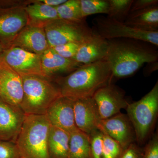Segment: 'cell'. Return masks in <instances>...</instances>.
<instances>
[{
  "label": "cell",
  "mask_w": 158,
  "mask_h": 158,
  "mask_svg": "<svg viewBox=\"0 0 158 158\" xmlns=\"http://www.w3.org/2000/svg\"><path fill=\"white\" fill-rule=\"evenodd\" d=\"M3 49H4V48H3L2 46V44L0 43V53L2 52V51L3 50Z\"/></svg>",
  "instance_id": "35"
},
{
  "label": "cell",
  "mask_w": 158,
  "mask_h": 158,
  "mask_svg": "<svg viewBox=\"0 0 158 158\" xmlns=\"http://www.w3.org/2000/svg\"><path fill=\"white\" fill-rule=\"evenodd\" d=\"M73 111L76 125L79 130L89 135L98 130L101 118L93 98L74 100Z\"/></svg>",
  "instance_id": "13"
},
{
  "label": "cell",
  "mask_w": 158,
  "mask_h": 158,
  "mask_svg": "<svg viewBox=\"0 0 158 158\" xmlns=\"http://www.w3.org/2000/svg\"><path fill=\"white\" fill-rule=\"evenodd\" d=\"M56 9L59 19L76 22L85 19L82 17L80 0H67Z\"/></svg>",
  "instance_id": "23"
},
{
  "label": "cell",
  "mask_w": 158,
  "mask_h": 158,
  "mask_svg": "<svg viewBox=\"0 0 158 158\" xmlns=\"http://www.w3.org/2000/svg\"><path fill=\"white\" fill-rule=\"evenodd\" d=\"M114 79L106 59L82 65L65 77H57L61 96L73 100L92 98L97 91L112 83Z\"/></svg>",
  "instance_id": "2"
},
{
  "label": "cell",
  "mask_w": 158,
  "mask_h": 158,
  "mask_svg": "<svg viewBox=\"0 0 158 158\" xmlns=\"http://www.w3.org/2000/svg\"><path fill=\"white\" fill-rule=\"evenodd\" d=\"M81 65L73 59L61 56L51 48L41 56L42 73L49 78L59 74L70 73Z\"/></svg>",
  "instance_id": "18"
},
{
  "label": "cell",
  "mask_w": 158,
  "mask_h": 158,
  "mask_svg": "<svg viewBox=\"0 0 158 158\" xmlns=\"http://www.w3.org/2000/svg\"><path fill=\"white\" fill-rule=\"evenodd\" d=\"M44 28L51 48L69 43H83L93 34L86 19L78 22L59 19L48 23Z\"/></svg>",
  "instance_id": "7"
},
{
  "label": "cell",
  "mask_w": 158,
  "mask_h": 158,
  "mask_svg": "<svg viewBox=\"0 0 158 158\" xmlns=\"http://www.w3.org/2000/svg\"><path fill=\"white\" fill-rule=\"evenodd\" d=\"M157 5L158 0H133L130 12L143 10Z\"/></svg>",
  "instance_id": "32"
},
{
  "label": "cell",
  "mask_w": 158,
  "mask_h": 158,
  "mask_svg": "<svg viewBox=\"0 0 158 158\" xmlns=\"http://www.w3.org/2000/svg\"><path fill=\"white\" fill-rule=\"evenodd\" d=\"M28 1H0V43L9 48L28 23L25 10Z\"/></svg>",
  "instance_id": "6"
},
{
  "label": "cell",
  "mask_w": 158,
  "mask_h": 158,
  "mask_svg": "<svg viewBox=\"0 0 158 158\" xmlns=\"http://www.w3.org/2000/svg\"><path fill=\"white\" fill-rule=\"evenodd\" d=\"M124 23L140 31L158 32V5L130 12Z\"/></svg>",
  "instance_id": "19"
},
{
  "label": "cell",
  "mask_w": 158,
  "mask_h": 158,
  "mask_svg": "<svg viewBox=\"0 0 158 158\" xmlns=\"http://www.w3.org/2000/svg\"><path fill=\"white\" fill-rule=\"evenodd\" d=\"M21 158H22V157H21Z\"/></svg>",
  "instance_id": "36"
},
{
  "label": "cell",
  "mask_w": 158,
  "mask_h": 158,
  "mask_svg": "<svg viewBox=\"0 0 158 158\" xmlns=\"http://www.w3.org/2000/svg\"><path fill=\"white\" fill-rule=\"evenodd\" d=\"M73 101L61 96L51 105L45 115L52 126L70 134L78 129L75 122Z\"/></svg>",
  "instance_id": "14"
},
{
  "label": "cell",
  "mask_w": 158,
  "mask_h": 158,
  "mask_svg": "<svg viewBox=\"0 0 158 158\" xmlns=\"http://www.w3.org/2000/svg\"><path fill=\"white\" fill-rule=\"evenodd\" d=\"M108 48V40L93 30L91 37L81 44L73 59L81 65L98 62L106 58Z\"/></svg>",
  "instance_id": "17"
},
{
  "label": "cell",
  "mask_w": 158,
  "mask_h": 158,
  "mask_svg": "<svg viewBox=\"0 0 158 158\" xmlns=\"http://www.w3.org/2000/svg\"><path fill=\"white\" fill-rule=\"evenodd\" d=\"M82 44L76 42L69 43L57 46L52 48L61 56L65 59H73L76 55Z\"/></svg>",
  "instance_id": "28"
},
{
  "label": "cell",
  "mask_w": 158,
  "mask_h": 158,
  "mask_svg": "<svg viewBox=\"0 0 158 158\" xmlns=\"http://www.w3.org/2000/svg\"><path fill=\"white\" fill-rule=\"evenodd\" d=\"M91 158H102L103 133L99 130L88 135Z\"/></svg>",
  "instance_id": "27"
},
{
  "label": "cell",
  "mask_w": 158,
  "mask_h": 158,
  "mask_svg": "<svg viewBox=\"0 0 158 158\" xmlns=\"http://www.w3.org/2000/svg\"><path fill=\"white\" fill-rule=\"evenodd\" d=\"M25 10L28 24L31 25L44 27L48 23L59 19L56 8L47 6L39 0L28 1Z\"/></svg>",
  "instance_id": "20"
},
{
  "label": "cell",
  "mask_w": 158,
  "mask_h": 158,
  "mask_svg": "<svg viewBox=\"0 0 158 158\" xmlns=\"http://www.w3.org/2000/svg\"><path fill=\"white\" fill-rule=\"evenodd\" d=\"M23 96L21 77L0 62V98L9 104L20 107Z\"/></svg>",
  "instance_id": "16"
},
{
  "label": "cell",
  "mask_w": 158,
  "mask_h": 158,
  "mask_svg": "<svg viewBox=\"0 0 158 158\" xmlns=\"http://www.w3.org/2000/svg\"><path fill=\"white\" fill-rule=\"evenodd\" d=\"M141 158H158V133H155L143 148Z\"/></svg>",
  "instance_id": "30"
},
{
  "label": "cell",
  "mask_w": 158,
  "mask_h": 158,
  "mask_svg": "<svg viewBox=\"0 0 158 158\" xmlns=\"http://www.w3.org/2000/svg\"><path fill=\"white\" fill-rule=\"evenodd\" d=\"M98 130L117 141L124 150L130 144L136 142L135 130L127 114L120 113L101 119Z\"/></svg>",
  "instance_id": "11"
},
{
  "label": "cell",
  "mask_w": 158,
  "mask_h": 158,
  "mask_svg": "<svg viewBox=\"0 0 158 158\" xmlns=\"http://www.w3.org/2000/svg\"><path fill=\"white\" fill-rule=\"evenodd\" d=\"M92 23L94 31L107 40L116 38L138 39L158 47V32L140 31L126 25L124 23L102 15L94 18Z\"/></svg>",
  "instance_id": "8"
},
{
  "label": "cell",
  "mask_w": 158,
  "mask_h": 158,
  "mask_svg": "<svg viewBox=\"0 0 158 158\" xmlns=\"http://www.w3.org/2000/svg\"><path fill=\"white\" fill-rule=\"evenodd\" d=\"M80 4L83 18L92 15L108 14V0H80Z\"/></svg>",
  "instance_id": "25"
},
{
  "label": "cell",
  "mask_w": 158,
  "mask_h": 158,
  "mask_svg": "<svg viewBox=\"0 0 158 158\" xmlns=\"http://www.w3.org/2000/svg\"><path fill=\"white\" fill-rule=\"evenodd\" d=\"M123 151L117 141L103 133L102 158H119Z\"/></svg>",
  "instance_id": "26"
},
{
  "label": "cell",
  "mask_w": 158,
  "mask_h": 158,
  "mask_svg": "<svg viewBox=\"0 0 158 158\" xmlns=\"http://www.w3.org/2000/svg\"><path fill=\"white\" fill-rule=\"evenodd\" d=\"M52 127L46 115H26L15 144L23 158H49L48 142Z\"/></svg>",
  "instance_id": "3"
},
{
  "label": "cell",
  "mask_w": 158,
  "mask_h": 158,
  "mask_svg": "<svg viewBox=\"0 0 158 158\" xmlns=\"http://www.w3.org/2000/svg\"><path fill=\"white\" fill-rule=\"evenodd\" d=\"M15 142L0 140V158H21Z\"/></svg>",
  "instance_id": "29"
},
{
  "label": "cell",
  "mask_w": 158,
  "mask_h": 158,
  "mask_svg": "<svg viewBox=\"0 0 158 158\" xmlns=\"http://www.w3.org/2000/svg\"><path fill=\"white\" fill-rule=\"evenodd\" d=\"M39 1L47 6L56 8L65 3L67 0H39Z\"/></svg>",
  "instance_id": "34"
},
{
  "label": "cell",
  "mask_w": 158,
  "mask_h": 158,
  "mask_svg": "<svg viewBox=\"0 0 158 158\" xmlns=\"http://www.w3.org/2000/svg\"><path fill=\"white\" fill-rule=\"evenodd\" d=\"M10 47L19 48L40 56L50 48L44 28L29 24L18 34Z\"/></svg>",
  "instance_id": "15"
},
{
  "label": "cell",
  "mask_w": 158,
  "mask_h": 158,
  "mask_svg": "<svg viewBox=\"0 0 158 158\" xmlns=\"http://www.w3.org/2000/svg\"><path fill=\"white\" fill-rule=\"evenodd\" d=\"M92 98L101 119L121 113V110L126 109L130 103L124 90L112 83L98 90Z\"/></svg>",
  "instance_id": "10"
},
{
  "label": "cell",
  "mask_w": 158,
  "mask_h": 158,
  "mask_svg": "<svg viewBox=\"0 0 158 158\" xmlns=\"http://www.w3.org/2000/svg\"><path fill=\"white\" fill-rule=\"evenodd\" d=\"M143 152V148L135 142L123 151L119 158H141Z\"/></svg>",
  "instance_id": "31"
},
{
  "label": "cell",
  "mask_w": 158,
  "mask_h": 158,
  "mask_svg": "<svg viewBox=\"0 0 158 158\" xmlns=\"http://www.w3.org/2000/svg\"><path fill=\"white\" fill-rule=\"evenodd\" d=\"M105 59L110 64L113 78L133 75L144 64L158 60V47L150 43L131 38L108 40Z\"/></svg>",
  "instance_id": "1"
},
{
  "label": "cell",
  "mask_w": 158,
  "mask_h": 158,
  "mask_svg": "<svg viewBox=\"0 0 158 158\" xmlns=\"http://www.w3.org/2000/svg\"><path fill=\"white\" fill-rule=\"evenodd\" d=\"M146 64V65H145L143 70V73L145 77L149 76L154 72L158 70V61L148 62Z\"/></svg>",
  "instance_id": "33"
},
{
  "label": "cell",
  "mask_w": 158,
  "mask_h": 158,
  "mask_svg": "<svg viewBox=\"0 0 158 158\" xmlns=\"http://www.w3.org/2000/svg\"><path fill=\"white\" fill-rule=\"evenodd\" d=\"M70 136L69 158H91L89 135L78 129Z\"/></svg>",
  "instance_id": "22"
},
{
  "label": "cell",
  "mask_w": 158,
  "mask_h": 158,
  "mask_svg": "<svg viewBox=\"0 0 158 158\" xmlns=\"http://www.w3.org/2000/svg\"><path fill=\"white\" fill-rule=\"evenodd\" d=\"M25 116L20 107L0 98V140L15 142Z\"/></svg>",
  "instance_id": "12"
},
{
  "label": "cell",
  "mask_w": 158,
  "mask_h": 158,
  "mask_svg": "<svg viewBox=\"0 0 158 158\" xmlns=\"http://www.w3.org/2000/svg\"><path fill=\"white\" fill-rule=\"evenodd\" d=\"M133 0H108L109 11L107 17L124 23L130 12Z\"/></svg>",
  "instance_id": "24"
},
{
  "label": "cell",
  "mask_w": 158,
  "mask_h": 158,
  "mask_svg": "<svg viewBox=\"0 0 158 158\" xmlns=\"http://www.w3.org/2000/svg\"><path fill=\"white\" fill-rule=\"evenodd\" d=\"M23 96L20 105L26 115H45L49 107L61 96L58 86L50 78L31 75L21 77Z\"/></svg>",
  "instance_id": "4"
},
{
  "label": "cell",
  "mask_w": 158,
  "mask_h": 158,
  "mask_svg": "<svg viewBox=\"0 0 158 158\" xmlns=\"http://www.w3.org/2000/svg\"><path fill=\"white\" fill-rule=\"evenodd\" d=\"M0 62L21 77L36 75L44 77L41 66V56L19 48L10 47L0 53Z\"/></svg>",
  "instance_id": "9"
},
{
  "label": "cell",
  "mask_w": 158,
  "mask_h": 158,
  "mask_svg": "<svg viewBox=\"0 0 158 158\" xmlns=\"http://www.w3.org/2000/svg\"><path fill=\"white\" fill-rule=\"evenodd\" d=\"M136 136V142L143 145L152 134L158 116V82L139 100L130 103L126 109Z\"/></svg>",
  "instance_id": "5"
},
{
  "label": "cell",
  "mask_w": 158,
  "mask_h": 158,
  "mask_svg": "<svg viewBox=\"0 0 158 158\" xmlns=\"http://www.w3.org/2000/svg\"><path fill=\"white\" fill-rule=\"evenodd\" d=\"M70 134L55 127H51L48 147L49 158H69Z\"/></svg>",
  "instance_id": "21"
}]
</instances>
